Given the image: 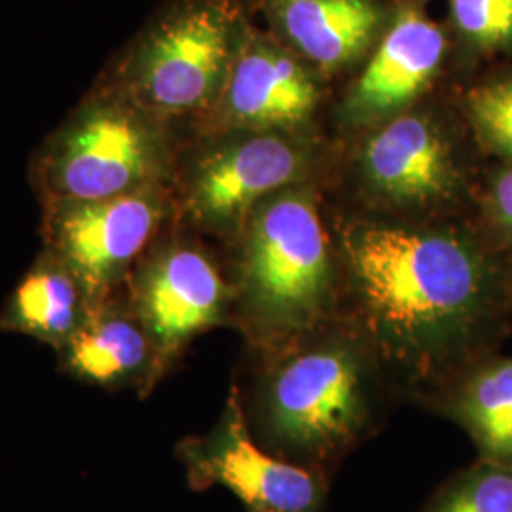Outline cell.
<instances>
[{"instance_id": "6da1fadb", "label": "cell", "mask_w": 512, "mask_h": 512, "mask_svg": "<svg viewBox=\"0 0 512 512\" xmlns=\"http://www.w3.org/2000/svg\"><path fill=\"white\" fill-rule=\"evenodd\" d=\"M340 319L382 361L399 401L423 403L494 353L511 287L471 239L391 224L349 226L340 251Z\"/></svg>"}, {"instance_id": "7a4b0ae2", "label": "cell", "mask_w": 512, "mask_h": 512, "mask_svg": "<svg viewBox=\"0 0 512 512\" xmlns=\"http://www.w3.org/2000/svg\"><path fill=\"white\" fill-rule=\"evenodd\" d=\"M238 387L256 442L329 478L382 431L399 401L374 349L344 319L258 351L251 382Z\"/></svg>"}, {"instance_id": "3957f363", "label": "cell", "mask_w": 512, "mask_h": 512, "mask_svg": "<svg viewBox=\"0 0 512 512\" xmlns=\"http://www.w3.org/2000/svg\"><path fill=\"white\" fill-rule=\"evenodd\" d=\"M234 321L256 351L285 346L340 319L342 277L315 198L283 188L256 205L239 230Z\"/></svg>"}, {"instance_id": "277c9868", "label": "cell", "mask_w": 512, "mask_h": 512, "mask_svg": "<svg viewBox=\"0 0 512 512\" xmlns=\"http://www.w3.org/2000/svg\"><path fill=\"white\" fill-rule=\"evenodd\" d=\"M175 165L171 124L93 80L33 152L29 183L38 203L97 200L171 186Z\"/></svg>"}, {"instance_id": "5b68a950", "label": "cell", "mask_w": 512, "mask_h": 512, "mask_svg": "<svg viewBox=\"0 0 512 512\" xmlns=\"http://www.w3.org/2000/svg\"><path fill=\"white\" fill-rule=\"evenodd\" d=\"M243 0H167L95 80L165 122L219 103L247 23Z\"/></svg>"}, {"instance_id": "8992f818", "label": "cell", "mask_w": 512, "mask_h": 512, "mask_svg": "<svg viewBox=\"0 0 512 512\" xmlns=\"http://www.w3.org/2000/svg\"><path fill=\"white\" fill-rule=\"evenodd\" d=\"M306 152L281 131L203 133L186 164L175 165L173 202L192 224L215 234H239L251 211L293 186Z\"/></svg>"}, {"instance_id": "52a82bcc", "label": "cell", "mask_w": 512, "mask_h": 512, "mask_svg": "<svg viewBox=\"0 0 512 512\" xmlns=\"http://www.w3.org/2000/svg\"><path fill=\"white\" fill-rule=\"evenodd\" d=\"M173 209L171 186L40 203V238L73 268L97 306L124 291L131 270L160 239Z\"/></svg>"}, {"instance_id": "ba28073f", "label": "cell", "mask_w": 512, "mask_h": 512, "mask_svg": "<svg viewBox=\"0 0 512 512\" xmlns=\"http://www.w3.org/2000/svg\"><path fill=\"white\" fill-rule=\"evenodd\" d=\"M188 486L226 488L245 512H325L330 482L323 473L277 458L249 431L238 384L230 385L217 423L177 444Z\"/></svg>"}, {"instance_id": "9c48e42d", "label": "cell", "mask_w": 512, "mask_h": 512, "mask_svg": "<svg viewBox=\"0 0 512 512\" xmlns=\"http://www.w3.org/2000/svg\"><path fill=\"white\" fill-rule=\"evenodd\" d=\"M124 294L164 376L194 338L234 321L232 281L203 247L184 239H158L131 270Z\"/></svg>"}, {"instance_id": "30bf717a", "label": "cell", "mask_w": 512, "mask_h": 512, "mask_svg": "<svg viewBox=\"0 0 512 512\" xmlns=\"http://www.w3.org/2000/svg\"><path fill=\"white\" fill-rule=\"evenodd\" d=\"M317 99L306 61L247 21L219 103L202 122L203 133L296 128L310 120Z\"/></svg>"}, {"instance_id": "8fae6325", "label": "cell", "mask_w": 512, "mask_h": 512, "mask_svg": "<svg viewBox=\"0 0 512 512\" xmlns=\"http://www.w3.org/2000/svg\"><path fill=\"white\" fill-rule=\"evenodd\" d=\"M446 52V33L423 2L399 0L384 35L370 52L365 71L348 95L346 116L357 124L397 116L433 82Z\"/></svg>"}, {"instance_id": "7c38bea8", "label": "cell", "mask_w": 512, "mask_h": 512, "mask_svg": "<svg viewBox=\"0 0 512 512\" xmlns=\"http://www.w3.org/2000/svg\"><path fill=\"white\" fill-rule=\"evenodd\" d=\"M361 169L372 192L403 207L437 205L458 184L450 143L425 114L389 118L366 141Z\"/></svg>"}, {"instance_id": "4fadbf2b", "label": "cell", "mask_w": 512, "mask_h": 512, "mask_svg": "<svg viewBox=\"0 0 512 512\" xmlns=\"http://www.w3.org/2000/svg\"><path fill=\"white\" fill-rule=\"evenodd\" d=\"M59 368L74 380L148 397L164 372L147 329L124 291L93 308L86 323L59 349Z\"/></svg>"}, {"instance_id": "5bb4252c", "label": "cell", "mask_w": 512, "mask_h": 512, "mask_svg": "<svg viewBox=\"0 0 512 512\" xmlns=\"http://www.w3.org/2000/svg\"><path fill=\"white\" fill-rule=\"evenodd\" d=\"M275 37L323 73L374 50L391 19L384 0H260Z\"/></svg>"}, {"instance_id": "9a60e30c", "label": "cell", "mask_w": 512, "mask_h": 512, "mask_svg": "<svg viewBox=\"0 0 512 512\" xmlns=\"http://www.w3.org/2000/svg\"><path fill=\"white\" fill-rule=\"evenodd\" d=\"M423 408L458 425L476 458L512 467V355L476 359L440 385Z\"/></svg>"}, {"instance_id": "2e32d148", "label": "cell", "mask_w": 512, "mask_h": 512, "mask_svg": "<svg viewBox=\"0 0 512 512\" xmlns=\"http://www.w3.org/2000/svg\"><path fill=\"white\" fill-rule=\"evenodd\" d=\"M93 308L82 279L61 256L42 245L0 310V330L29 336L59 351Z\"/></svg>"}, {"instance_id": "e0dca14e", "label": "cell", "mask_w": 512, "mask_h": 512, "mask_svg": "<svg viewBox=\"0 0 512 512\" xmlns=\"http://www.w3.org/2000/svg\"><path fill=\"white\" fill-rule=\"evenodd\" d=\"M418 512H512V467L476 458L444 478Z\"/></svg>"}, {"instance_id": "ac0fdd59", "label": "cell", "mask_w": 512, "mask_h": 512, "mask_svg": "<svg viewBox=\"0 0 512 512\" xmlns=\"http://www.w3.org/2000/svg\"><path fill=\"white\" fill-rule=\"evenodd\" d=\"M450 23L476 54H512V0H446Z\"/></svg>"}, {"instance_id": "d6986e66", "label": "cell", "mask_w": 512, "mask_h": 512, "mask_svg": "<svg viewBox=\"0 0 512 512\" xmlns=\"http://www.w3.org/2000/svg\"><path fill=\"white\" fill-rule=\"evenodd\" d=\"M467 110L480 137L512 160V78L475 88L467 97Z\"/></svg>"}, {"instance_id": "ffe728a7", "label": "cell", "mask_w": 512, "mask_h": 512, "mask_svg": "<svg viewBox=\"0 0 512 512\" xmlns=\"http://www.w3.org/2000/svg\"><path fill=\"white\" fill-rule=\"evenodd\" d=\"M490 203L497 222L512 232V165L495 175Z\"/></svg>"}, {"instance_id": "44dd1931", "label": "cell", "mask_w": 512, "mask_h": 512, "mask_svg": "<svg viewBox=\"0 0 512 512\" xmlns=\"http://www.w3.org/2000/svg\"><path fill=\"white\" fill-rule=\"evenodd\" d=\"M511 300H512V285H511Z\"/></svg>"}]
</instances>
